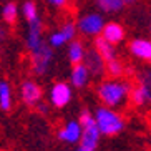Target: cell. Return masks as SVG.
Returning <instances> with one entry per match:
<instances>
[{
    "label": "cell",
    "instance_id": "1",
    "mask_svg": "<svg viewBox=\"0 0 151 151\" xmlns=\"http://www.w3.org/2000/svg\"><path fill=\"white\" fill-rule=\"evenodd\" d=\"M131 83L121 78H110L96 86V96L105 108L118 110L129 101Z\"/></svg>",
    "mask_w": 151,
    "mask_h": 151
},
{
    "label": "cell",
    "instance_id": "2",
    "mask_svg": "<svg viewBox=\"0 0 151 151\" xmlns=\"http://www.w3.org/2000/svg\"><path fill=\"white\" fill-rule=\"evenodd\" d=\"M93 121L95 126L98 128L101 136H118L124 129L126 126V121H124L123 115H121L118 110H111V108H105L100 106L95 110L93 113Z\"/></svg>",
    "mask_w": 151,
    "mask_h": 151
},
{
    "label": "cell",
    "instance_id": "3",
    "mask_svg": "<svg viewBox=\"0 0 151 151\" xmlns=\"http://www.w3.org/2000/svg\"><path fill=\"white\" fill-rule=\"evenodd\" d=\"M53 60V50L48 43H42L37 50L32 52V58H30V63H32V71L35 73L37 76H42L45 75L50 68V63Z\"/></svg>",
    "mask_w": 151,
    "mask_h": 151
},
{
    "label": "cell",
    "instance_id": "4",
    "mask_svg": "<svg viewBox=\"0 0 151 151\" xmlns=\"http://www.w3.org/2000/svg\"><path fill=\"white\" fill-rule=\"evenodd\" d=\"M129 101L134 106H146L151 101V76L148 71H145V75L139 76L136 86H131L129 91Z\"/></svg>",
    "mask_w": 151,
    "mask_h": 151
},
{
    "label": "cell",
    "instance_id": "5",
    "mask_svg": "<svg viewBox=\"0 0 151 151\" xmlns=\"http://www.w3.org/2000/svg\"><path fill=\"white\" fill-rule=\"evenodd\" d=\"M73 98V90L67 81H57L50 88L48 101L53 108H65Z\"/></svg>",
    "mask_w": 151,
    "mask_h": 151
},
{
    "label": "cell",
    "instance_id": "6",
    "mask_svg": "<svg viewBox=\"0 0 151 151\" xmlns=\"http://www.w3.org/2000/svg\"><path fill=\"white\" fill-rule=\"evenodd\" d=\"M18 95H20V100L27 106H37L42 101V98H43V90H42V86L37 81L25 80L20 85V88H18Z\"/></svg>",
    "mask_w": 151,
    "mask_h": 151
},
{
    "label": "cell",
    "instance_id": "7",
    "mask_svg": "<svg viewBox=\"0 0 151 151\" xmlns=\"http://www.w3.org/2000/svg\"><path fill=\"white\" fill-rule=\"evenodd\" d=\"M100 139H101V134L95 126V123L90 126H85V128H81V136L76 143L78 146L75 148V151H96Z\"/></svg>",
    "mask_w": 151,
    "mask_h": 151
},
{
    "label": "cell",
    "instance_id": "8",
    "mask_svg": "<svg viewBox=\"0 0 151 151\" xmlns=\"http://www.w3.org/2000/svg\"><path fill=\"white\" fill-rule=\"evenodd\" d=\"M103 25H105V20H103L101 15L98 14H88L85 17L80 18L78 22V30L85 35H100L103 30Z\"/></svg>",
    "mask_w": 151,
    "mask_h": 151
},
{
    "label": "cell",
    "instance_id": "9",
    "mask_svg": "<svg viewBox=\"0 0 151 151\" xmlns=\"http://www.w3.org/2000/svg\"><path fill=\"white\" fill-rule=\"evenodd\" d=\"M81 136V126L76 120H70L58 128V139L67 145H76Z\"/></svg>",
    "mask_w": 151,
    "mask_h": 151
},
{
    "label": "cell",
    "instance_id": "10",
    "mask_svg": "<svg viewBox=\"0 0 151 151\" xmlns=\"http://www.w3.org/2000/svg\"><path fill=\"white\" fill-rule=\"evenodd\" d=\"M101 38L108 42L110 45H118L120 42L124 40V28L123 25L116 22H110V23H105L103 25V30H101Z\"/></svg>",
    "mask_w": 151,
    "mask_h": 151
},
{
    "label": "cell",
    "instance_id": "11",
    "mask_svg": "<svg viewBox=\"0 0 151 151\" xmlns=\"http://www.w3.org/2000/svg\"><path fill=\"white\" fill-rule=\"evenodd\" d=\"M86 67V70H88L90 76H101L103 73H105V62L101 60V57L95 52V50H90V52H86L85 53V58L83 62H81Z\"/></svg>",
    "mask_w": 151,
    "mask_h": 151
},
{
    "label": "cell",
    "instance_id": "12",
    "mask_svg": "<svg viewBox=\"0 0 151 151\" xmlns=\"http://www.w3.org/2000/svg\"><path fill=\"white\" fill-rule=\"evenodd\" d=\"M128 52L138 60H151V42L146 38H134L128 47Z\"/></svg>",
    "mask_w": 151,
    "mask_h": 151
},
{
    "label": "cell",
    "instance_id": "13",
    "mask_svg": "<svg viewBox=\"0 0 151 151\" xmlns=\"http://www.w3.org/2000/svg\"><path fill=\"white\" fill-rule=\"evenodd\" d=\"M28 25H30V27H28V32H27V48L30 50V52H33V50H37L42 43H43V40H42L40 17L35 18V20H32V22H28Z\"/></svg>",
    "mask_w": 151,
    "mask_h": 151
},
{
    "label": "cell",
    "instance_id": "14",
    "mask_svg": "<svg viewBox=\"0 0 151 151\" xmlns=\"http://www.w3.org/2000/svg\"><path fill=\"white\" fill-rule=\"evenodd\" d=\"M90 81V73L86 70L83 63H78V65H73L70 73V86H75V88H85Z\"/></svg>",
    "mask_w": 151,
    "mask_h": 151
},
{
    "label": "cell",
    "instance_id": "15",
    "mask_svg": "<svg viewBox=\"0 0 151 151\" xmlns=\"http://www.w3.org/2000/svg\"><path fill=\"white\" fill-rule=\"evenodd\" d=\"M95 52L101 57V60L105 63L110 62V60H113V58H118V57H116L115 47L110 45L105 38H101V35H98L96 38H95Z\"/></svg>",
    "mask_w": 151,
    "mask_h": 151
},
{
    "label": "cell",
    "instance_id": "16",
    "mask_svg": "<svg viewBox=\"0 0 151 151\" xmlns=\"http://www.w3.org/2000/svg\"><path fill=\"white\" fill-rule=\"evenodd\" d=\"M14 103V93L12 86L7 80H0V110L2 111H10Z\"/></svg>",
    "mask_w": 151,
    "mask_h": 151
},
{
    "label": "cell",
    "instance_id": "17",
    "mask_svg": "<svg viewBox=\"0 0 151 151\" xmlns=\"http://www.w3.org/2000/svg\"><path fill=\"white\" fill-rule=\"evenodd\" d=\"M85 53H86V50H85L83 43L80 40L70 42V47H68V60H70L71 65H78V63L83 62Z\"/></svg>",
    "mask_w": 151,
    "mask_h": 151
},
{
    "label": "cell",
    "instance_id": "18",
    "mask_svg": "<svg viewBox=\"0 0 151 151\" xmlns=\"http://www.w3.org/2000/svg\"><path fill=\"white\" fill-rule=\"evenodd\" d=\"M105 71L111 78H121L124 73V65L120 58H113V60L105 63Z\"/></svg>",
    "mask_w": 151,
    "mask_h": 151
},
{
    "label": "cell",
    "instance_id": "19",
    "mask_svg": "<svg viewBox=\"0 0 151 151\" xmlns=\"http://www.w3.org/2000/svg\"><path fill=\"white\" fill-rule=\"evenodd\" d=\"M2 15H4V20L9 25H14L15 22H17V17H18V7L15 2H9V4L4 7V10H2Z\"/></svg>",
    "mask_w": 151,
    "mask_h": 151
},
{
    "label": "cell",
    "instance_id": "20",
    "mask_svg": "<svg viewBox=\"0 0 151 151\" xmlns=\"http://www.w3.org/2000/svg\"><path fill=\"white\" fill-rule=\"evenodd\" d=\"M96 4L103 12H108V14H111V12H120L124 7V4L121 0H96Z\"/></svg>",
    "mask_w": 151,
    "mask_h": 151
},
{
    "label": "cell",
    "instance_id": "21",
    "mask_svg": "<svg viewBox=\"0 0 151 151\" xmlns=\"http://www.w3.org/2000/svg\"><path fill=\"white\" fill-rule=\"evenodd\" d=\"M22 12H23V15H25V18H27V22H32V20L38 18V9H37V4L33 0H28V2L23 4Z\"/></svg>",
    "mask_w": 151,
    "mask_h": 151
},
{
    "label": "cell",
    "instance_id": "22",
    "mask_svg": "<svg viewBox=\"0 0 151 151\" xmlns=\"http://www.w3.org/2000/svg\"><path fill=\"white\" fill-rule=\"evenodd\" d=\"M58 32L62 33L65 42H71V40H75V37H76V25L73 22H65Z\"/></svg>",
    "mask_w": 151,
    "mask_h": 151
},
{
    "label": "cell",
    "instance_id": "23",
    "mask_svg": "<svg viewBox=\"0 0 151 151\" xmlns=\"http://www.w3.org/2000/svg\"><path fill=\"white\" fill-rule=\"evenodd\" d=\"M78 123H80L81 128H85V126H90V124H93V113H90L88 110H81L80 116H78Z\"/></svg>",
    "mask_w": 151,
    "mask_h": 151
},
{
    "label": "cell",
    "instance_id": "24",
    "mask_svg": "<svg viewBox=\"0 0 151 151\" xmlns=\"http://www.w3.org/2000/svg\"><path fill=\"white\" fill-rule=\"evenodd\" d=\"M67 43L65 42V38L62 37V33L60 32H55V33H52L48 38V45L52 47V48H60V47H63V45Z\"/></svg>",
    "mask_w": 151,
    "mask_h": 151
},
{
    "label": "cell",
    "instance_id": "25",
    "mask_svg": "<svg viewBox=\"0 0 151 151\" xmlns=\"http://www.w3.org/2000/svg\"><path fill=\"white\" fill-rule=\"evenodd\" d=\"M48 4H52L53 7H58V9H62L63 5L67 4V0H48Z\"/></svg>",
    "mask_w": 151,
    "mask_h": 151
},
{
    "label": "cell",
    "instance_id": "26",
    "mask_svg": "<svg viewBox=\"0 0 151 151\" xmlns=\"http://www.w3.org/2000/svg\"><path fill=\"white\" fill-rule=\"evenodd\" d=\"M35 108H37L38 111H40V113H47V111H48V106H47V105H45L43 101H40V103H38V105H37Z\"/></svg>",
    "mask_w": 151,
    "mask_h": 151
},
{
    "label": "cell",
    "instance_id": "27",
    "mask_svg": "<svg viewBox=\"0 0 151 151\" xmlns=\"http://www.w3.org/2000/svg\"><path fill=\"white\" fill-rule=\"evenodd\" d=\"M121 2H123L124 5H133V4H136L138 0H121Z\"/></svg>",
    "mask_w": 151,
    "mask_h": 151
},
{
    "label": "cell",
    "instance_id": "28",
    "mask_svg": "<svg viewBox=\"0 0 151 151\" xmlns=\"http://www.w3.org/2000/svg\"><path fill=\"white\" fill-rule=\"evenodd\" d=\"M5 37H7V33H5L2 28H0V42H4V40H5Z\"/></svg>",
    "mask_w": 151,
    "mask_h": 151
}]
</instances>
